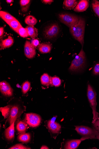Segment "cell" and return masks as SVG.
Returning a JSON list of instances; mask_svg holds the SVG:
<instances>
[{"label":"cell","mask_w":99,"mask_h":149,"mask_svg":"<svg viewBox=\"0 0 99 149\" xmlns=\"http://www.w3.org/2000/svg\"><path fill=\"white\" fill-rule=\"evenodd\" d=\"M0 17L6 23L16 19L9 13L3 11L0 12Z\"/></svg>","instance_id":"obj_22"},{"label":"cell","mask_w":99,"mask_h":149,"mask_svg":"<svg viewBox=\"0 0 99 149\" xmlns=\"http://www.w3.org/2000/svg\"><path fill=\"white\" fill-rule=\"evenodd\" d=\"M30 2V0H21L20 1L21 10L22 12H26L29 10Z\"/></svg>","instance_id":"obj_23"},{"label":"cell","mask_w":99,"mask_h":149,"mask_svg":"<svg viewBox=\"0 0 99 149\" xmlns=\"http://www.w3.org/2000/svg\"><path fill=\"white\" fill-rule=\"evenodd\" d=\"M7 23L15 32L20 27L22 26L19 22L16 19L8 22Z\"/></svg>","instance_id":"obj_24"},{"label":"cell","mask_w":99,"mask_h":149,"mask_svg":"<svg viewBox=\"0 0 99 149\" xmlns=\"http://www.w3.org/2000/svg\"><path fill=\"white\" fill-rule=\"evenodd\" d=\"M15 129L17 132L19 134L25 133L27 129V125L22 120H18L16 124Z\"/></svg>","instance_id":"obj_14"},{"label":"cell","mask_w":99,"mask_h":149,"mask_svg":"<svg viewBox=\"0 0 99 149\" xmlns=\"http://www.w3.org/2000/svg\"><path fill=\"white\" fill-rule=\"evenodd\" d=\"M78 3V1L75 0H65L63 5L66 9L71 10L74 9Z\"/></svg>","instance_id":"obj_19"},{"label":"cell","mask_w":99,"mask_h":149,"mask_svg":"<svg viewBox=\"0 0 99 149\" xmlns=\"http://www.w3.org/2000/svg\"><path fill=\"white\" fill-rule=\"evenodd\" d=\"M0 90L2 94L5 96L10 97L12 95L13 89L10 84L6 81L1 82Z\"/></svg>","instance_id":"obj_10"},{"label":"cell","mask_w":99,"mask_h":149,"mask_svg":"<svg viewBox=\"0 0 99 149\" xmlns=\"http://www.w3.org/2000/svg\"><path fill=\"white\" fill-rule=\"evenodd\" d=\"M89 6V3L87 0H81L78 3L74 10L77 12H83L86 11Z\"/></svg>","instance_id":"obj_13"},{"label":"cell","mask_w":99,"mask_h":149,"mask_svg":"<svg viewBox=\"0 0 99 149\" xmlns=\"http://www.w3.org/2000/svg\"><path fill=\"white\" fill-rule=\"evenodd\" d=\"M93 126L96 130L99 131V118L93 123Z\"/></svg>","instance_id":"obj_33"},{"label":"cell","mask_w":99,"mask_h":149,"mask_svg":"<svg viewBox=\"0 0 99 149\" xmlns=\"http://www.w3.org/2000/svg\"><path fill=\"white\" fill-rule=\"evenodd\" d=\"M75 130L82 135V141L89 139H95L96 135L98 136V132L88 127L84 126H76Z\"/></svg>","instance_id":"obj_6"},{"label":"cell","mask_w":99,"mask_h":149,"mask_svg":"<svg viewBox=\"0 0 99 149\" xmlns=\"http://www.w3.org/2000/svg\"><path fill=\"white\" fill-rule=\"evenodd\" d=\"M87 96L90 106L93 110V123L98 119V114L96 111L97 106L96 94L95 90L91 85L89 84L87 88Z\"/></svg>","instance_id":"obj_4"},{"label":"cell","mask_w":99,"mask_h":149,"mask_svg":"<svg viewBox=\"0 0 99 149\" xmlns=\"http://www.w3.org/2000/svg\"><path fill=\"white\" fill-rule=\"evenodd\" d=\"M14 122L5 130L3 137L6 140L8 143L12 142L15 138V127Z\"/></svg>","instance_id":"obj_9"},{"label":"cell","mask_w":99,"mask_h":149,"mask_svg":"<svg viewBox=\"0 0 99 149\" xmlns=\"http://www.w3.org/2000/svg\"><path fill=\"white\" fill-rule=\"evenodd\" d=\"M82 140L80 139H74L68 141L66 144L65 149H77L79 146Z\"/></svg>","instance_id":"obj_15"},{"label":"cell","mask_w":99,"mask_h":149,"mask_svg":"<svg viewBox=\"0 0 99 149\" xmlns=\"http://www.w3.org/2000/svg\"><path fill=\"white\" fill-rule=\"evenodd\" d=\"M31 86L30 83L29 81H26L22 84V90L24 94H26L29 90Z\"/></svg>","instance_id":"obj_29"},{"label":"cell","mask_w":99,"mask_h":149,"mask_svg":"<svg viewBox=\"0 0 99 149\" xmlns=\"http://www.w3.org/2000/svg\"><path fill=\"white\" fill-rule=\"evenodd\" d=\"M32 139L31 134L29 133L21 134L18 135L17 137L18 140L19 141L25 143H30Z\"/></svg>","instance_id":"obj_16"},{"label":"cell","mask_w":99,"mask_h":149,"mask_svg":"<svg viewBox=\"0 0 99 149\" xmlns=\"http://www.w3.org/2000/svg\"><path fill=\"white\" fill-rule=\"evenodd\" d=\"M86 21L84 18L80 17L79 21L69 28L71 34L75 39L81 44L83 47L84 44V36Z\"/></svg>","instance_id":"obj_2"},{"label":"cell","mask_w":99,"mask_h":149,"mask_svg":"<svg viewBox=\"0 0 99 149\" xmlns=\"http://www.w3.org/2000/svg\"><path fill=\"white\" fill-rule=\"evenodd\" d=\"M91 6L95 14L99 17V1L97 0L93 1Z\"/></svg>","instance_id":"obj_26"},{"label":"cell","mask_w":99,"mask_h":149,"mask_svg":"<svg viewBox=\"0 0 99 149\" xmlns=\"http://www.w3.org/2000/svg\"><path fill=\"white\" fill-rule=\"evenodd\" d=\"M14 1L13 0H7L6 1V2L8 4H11Z\"/></svg>","instance_id":"obj_36"},{"label":"cell","mask_w":99,"mask_h":149,"mask_svg":"<svg viewBox=\"0 0 99 149\" xmlns=\"http://www.w3.org/2000/svg\"><path fill=\"white\" fill-rule=\"evenodd\" d=\"M52 48V45L50 44L44 43L40 45L39 50V52L42 53H48L51 52Z\"/></svg>","instance_id":"obj_18"},{"label":"cell","mask_w":99,"mask_h":149,"mask_svg":"<svg viewBox=\"0 0 99 149\" xmlns=\"http://www.w3.org/2000/svg\"><path fill=\"white\" fill-rule=\"evenodd\" d=\"M25 110V107L18 104H9L1 108V111L5 119L7 118L6 124L10 126L19 118Z\"/></svg>","instance_id":"obj_1"},{"label":"cell","mask_w":99,"mask_h":149,"mask_svg":"<svg viewBox=\"0 0 99 149\" xmlns=\"http://www.w3.org/2000/svg\"><path fill=\"white\" fill-rule=\"evenodd\" d=\"M40 149H49V148L46 146H42Z\"/></svg>","instance_id":"obj_37"},{"label":"cell","mask_w":99,"mask_h":149,"mask_svg":"<svg viewBox=\"0 0 99 149\" xmlns=\"http://www.w3.org/2000/svg\"><path fill=\"white\" fill-rule=\"evenodd\" d=\"M29 36L34 38L38 36V30L34 26H28L26 28Z\"/></svg>","instance_id":"obj_21"},{"label":"cell","mask_w":99,"mask_h":149,"mask_svg":"<svg viewBox=\"0 0 99 149\" xmlns=\"http://www.w3.org/2000/svg\"><path fill=\"white\" fill-rule=\"evenodd\" d=\"M31 43L32 46L35 48L38 46L39 44V40L37 39L33 40Z\"/></svg>","instance_id":"obj_32"},{"label":"cell","mask_w":99,"mask_h":149,"mask_svg":"<svg viewBox=\"0 0 99 149\" xmlns=\"http://www.w3.org/2000/svg\"><path fill=\"white\" fill-rule=\"evenodd\" d=\"M47 125L51 134H58L61 130V127L59 124L51 120L47 122Z\"/></svg>","instance_id":"obj_12"},{"label":"cell","mask_w":99,"mask_h":149,"mask_svg":"<svg viewBox=\"0 0 99 149\" xmlns=\"http://www.w3.org/2000/svg\"><path fill=\"white\" fill-rule=\"evenodd\" d=\"M92 74L95 76L99 75V62L96 63L94 66Z\"/></svg>","instance_id":"obj_31"},{"label":"cell","mask_w":99,"mask_h":149,"mask_svg":"<svg viewBox=\"0 0 99 149\" xmlns=\"http://www.w3.org/2000/svg\"><path fill=\"white\" fill-rule=\"evenodd\" d=\"M25 121L30 127L35 128L39 126L42 121V118L39 115L34 113H28L25 114Z\"/></svg>","instance_id":"obj_8"},{"label":"cell","mask_w":99,"mask_h":149,"mask_svg":"<svg viewBox=\"0 0 99 149\" xmlns=\"http://www.w3.org/2000/svg\"><path fill=\"white\" fill-rule=\"evenodd\" d=\"M16 32L21 37L26 38L29 36L26 28L22 26L20 27Z\"/></svg>","instance_id":"obj_27"},{"label":"cell","mask_w":99,"mask_h":149,"mask_svg":"<svg viewBox=\"0 0 99 149\" xmlns=\"http://www.w3.org/2000/svg\"><path fill=\"white\" fill-rule=\"evenodd\" d=\"M4 33V28L3 27H1L0 28V36L1 37Z\"/></svg>","instance_id":"obj_35"},{"label":"cell","mask_w":99,"mask_h":149,"mask_svg":"<svg viewBox=\"0 0 99 149\" xmlns=\"http://www.w3.org/2000/svg\"><path fill=\"white\" fill-rule=\"evenodd\" d=\"M42 1L45 4H51L53 2V1H52V0H43Z\"/></svg>","instance_id":"obj_34"},{"label":"cell","mask_w":99,"mask_h":149,"mask_svg":"<svg viewBox=\"0 0 99 149\" xmlns=\"http://www.w3.org/2000/svg\"><path fill=\"white\" fill-rule=\"evenodd\" d=\"M10 149H29L30 148L22 144H18L9 148Z\"/></svg>","instance_id":"obj_30"},{"label":"cell","mask_w":99,"mask_h":149,"mask_svg":"<svg viewBox=\"0 0 99 149\" xmlns=\"http://www.w3.org/2000/svg\"><path fill=\"white\" fill-rule=\"evenodd\" d=\"M51 77L47 74H44L41 77V83L42 85L47 86L51 85Z\"/></svg>","instance_id":"obj_20"},{"label":"cell","mask_w":99,"mask_h":149,"mask_svg":"<svg viewBox=\"0 0 99 149\" xmlns=\"http://www.w3.org/2000/svg\"><path fill=\"white\" fill-rule=\"evenodd\" d=\"M14 43L12 38L10 36L8 38L2 40L1 43V49H5L11 47Z\"/></svg>","instance_id":"obj_17"},{"label":"cell","mask_w":99,"mask_h":149,"mask_svg":"<svg viewBox=\"0 0 99 149\" xmlns=\"http://www.w3.org/2000/svg\"><path fill=\"white\" fill-rule=\"evenodd\" d=\"M86 58L85 53L82 48L72 61L69 70L72 72H78L83 69L86 65Z\"/></svg>","instance_id":"obj_3"},{"label":"cell","mask_w":99,"mask_h":149,"mask_svg":"<svg viewBox=\"0 0 99 149\" xmlns=\"http://www.w3.org/2000/svg\"><path fill=\"white\" fill-rule=\"evenodd\" d=\"M60 30V27L57 23L51 24L45 28L44 31V37L48 39L53 38L58 35Z\"/></svg>","instance_id":"obj_7"},{"label":"cell","mask_w":99,"mask_h":149,"mask_svg":"<svg viewBox=\"0 0 99 149\" xmlns=\"http://www.w3.org/2000/svg\"><path fill=\"white\" fill-rule=\"evenodd\" d=\"M25 22L26 24L29 26H34L37 24V21L34 16L29 15L26 17Z\"/></svg>","instance_id":"obj_25"},{"label":"cell","mask_w":99,"mask_h":149,"mask_svg":"<svg viewBox=\"0 0 99 149\" xmlns=\"http://www.w3.org/2000/svg\"></svg>","instance_id":"obj_38"},{"label":"cell","mask_w":99,"mask_h":149,"mask_svg":"<svg viewBox=\"0 0 99 149\" xmlns=\"http://www.w3.org/2000/svg\"><path fill=\"white\" fill-rule=\"evenodd\" d=\"M24 52L26 56L28 58H33L36 55L35 48L32 46L31 43L29 41H26L25 42Z\"/></svg>","instance_id":"obj_11"},{"label":"cell","mask_w":99,"mask_h":149,"mask_svg":"<svg viewBox=\"0 0 99 149\" xmlns=\"http://www.w3.org/2000/svg\"><path fill=\"white\" fill-rule=\"evenodd\" d=\"M60 21L69 28L79 21L80 17L67 13H61L58 15Z\"/></svg>","instance_id":"obj_5"},{"label":"cell","mask_w":99,"mask_h":149,"mask_svg":"<svg viewBox=\"0 0 99 149\" xmlns=\"http://www.w3.org/2000/svg\"><path fill=\"white\" fill-rule=\"evenodd\" d=\"M51 85L56 87L60 86L61 84V80L57 77H51Z\"/></svg>","instance_id":"obj_28"}]
</instances>
